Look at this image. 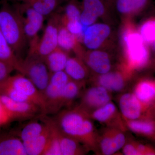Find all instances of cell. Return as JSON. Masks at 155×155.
<instances>
[{
	"label": "cell",
	"mask_w": 155,
	"mask_h": 155,
	"mask_svg": "<svg viewBox=\"0 0 155 155\" xmlns=\"http://www.w3.org/2000/svg\"><path fill=\"white\" fill-rule=\"evenodd\" d=\"M121 38L124 53V62L121 67L132 75L149 67L152 58L148 45L133 25H125Z\"/></svg>",
	"instance_id": "1"
},
{
	"label": "cell",
	"mask_w": 155,
	"mask_h": 155,
	"mask_svg": "<svg viewBox=\"0 0 155 155\" xmlns=\"http://www.w3.org/2000/svg\"><path fill=\"white\" fill-rule=\"evenodd\" d=\"M0 29L14 53L22 59L21 56L28 43L22 21L15 6L5 1L0 8Z\"/></svg>",
	"instance_id": "2"
},
{
	"label": "cell",
	"mask_w": 155,
	"mask_h": 155,
	"mask_svg": "<svg viewBox=\"0 0 155 155\" xmlns=\"http://www.w3.org/2000/svg\"><path fill=\"white\" fill-rule=\"evenodd\" d=\"M90 119L89 114L78 106L61 111L54 120L62 133L78 140Z\"/></svg>",
	"instance_id": "3"
},
{
	"label": "cell",
	"mask_w": 155,
	"mask_h": 155,
	"mask_svg": "<svg viewBox=\"0 0 155 155\" xmlns=\"http://www.w3.org/2000/svg\"><path fill=\"white\" fill-rule=\"evenodd\" d=\"M15 6L28 41V53H35L40 40L38 34L42 28L45 17L23 3H17Z\"/></svg>",
	"instance_id": "4"
},
{
	"label": "cell",
	"mask_w": 155,
	"mask_h": 155,
	"mask_svg": "<svg viewBox=\"0 0 155 155\" xmlns=\"http://www.w3.org/2000/svg\"><path fill=\"white\" fill-rule=\"evenodd\" d=\"M19 73L28 78L43 94L51 73L42 58L35 53H27L26 58L22 59Z\"/></svg>",
	"instance_id": "5"
},
{
	"label": "cell",
	"mask_w": 155,
	"mask_h": 155,
	"mask_svg": "<svg viewBox=\"0 0 155 155\" xmlns=\"http://www.w3.org/2000/svg\"><path fill=\"white\" fill-rule=\"evenodd\" d=\"M125 131L114 127H105L98 132L97 154L112 155L118 152L124 146L127 136Z\"/></svg>",
	"instance_id": "6"
},
{
	"label": "cell",
	"mask_w": 155,
	"mask_h": 155,
	"mask_svg": "<svg viewBox=\"0 0 155 155\" xmlns=\"http://www.w3.org/2000/svg\"><path fill=\"white\" fill-rule=\"evenodd\" d=\"M132 92L141 103L147 119H155V80L149 78L138 79Z\"/></svg>",
	"instance_id": "7"
},
{
	"label": "cell",
	"mask_w": 155,
	"mask_h": 155,
	"mask_svg": "<svg viewBox=\"0 0 155 155\" xmlns=\"http://www.w3.org/2000/svg\"><path fill=\"white\" fill-rule=\"evenodd\" d=\"M61 24V14L55 12L51 15L35 52L43 59L58 47V32Z\"/></svg>",
	"instance_id": "8"
},
{
	"label": "cell",
	"mask_w": 155,
	"mask_h": 155,
	"mask_svg": "<svg viewBox=\"0 0 155 155\" xmlns=\"http://www.w3.org/2000/svg\"><path fill=\"white\" fill-rule=\"evenodd\" d=\"M132 76L120 68L118 71H111L91 78L92 84L103 87L113 93H121L127 88L128 81Z\"/></svg>",
	"instance_id": "9"
},
{
	"label": "cell",
	"mask_w": 155,
	"mask_h": 155,
	"mask_svg": "<svg viewBox=\"0 0 155 155\" xmlns=\"http://www.w3.org/2000/svg\"><path fill=\"white\" fill-rule=\"evenodd\" d=\"M5 79L14 88L27 97L31 102L38 106L41 109L43 115L46 114V105L43 94L28 78L19 73L9 75Z\"/></svg>",
	"instance_id": "10"
},
{
	"label": "cell",
	"mask_w": 155,
	"mask_h": 155,
	"mask_svg": "<svg viewBox=\"0 0 155 155\" xmlns=\"http://www.w3.org/2000/svg\"><path fill=\"white\" fill-rule=\"evenodd\" d=\"M112 94L103 87L92 84L82 93L78 106L89 114L111 101Z\"/></svg>",
	"instance_id": "11"
},
{
	"label": "cell",
	"mask_w": 155,
	"mask_h": 155,
	"mask_svg": "<svg viewBox=\"0 0 155 155\" xmlns=\"http://www.w3.org/2000/svg\"><path fill=\"white\" fill-rule=\"evenodd\" d=\"M93 120H95L107 127L118 128L127 131L125 122L119 109L113 102L97 109L89 114Z\"/></svg>",
	"instance_id": "12"
},
{
	"label": "cell",
	"mask_w": 155,
	"mask_h": 155,
	"mask_svg": "<svg viewBox=\"0 0 155 155\" xmlns=\"http://www.w3.org/2000/svg\"><path fill=\"white\" fill-rule=\"evenodd\" d=\"M70 80L64 71L51 74L49 81L44 92L46 114H54L56 103L62 90Z\"/></svg>",
	"instance_id": "13"
},
{
	"label": "cell",
	"mask_w": 155,
	"mask_h": 155,
	"mask_svg": "<svg viewBox=\"0 0 155 155\" xmlns=\"http://www.w3.org/2000/svg\"><path fill=\"white\" fill-rule=\"evenodd\" d=\"M117 99L119 111L123 119H147L143 107L132 91L120 93Z\"/></svg>",
	"instance_id": "14"
},
{
	"label": "cell",
	"mask_w": 155,
	"mask_h": 155,
	"mask_svg": "<svg viewBox=\"0 0 155 155\" xmlns=\"http://www.w3.org/2000/svg\"><path fill=\"white\" fill-rule=\"evenodd\" d=\"M0 99L14 120L29 119L34 117L39 111L41 113V108L34 103L14 101L3 95H0Z\"/></svg>",
	"instance_id": "15"
},
{
	"label": "cell",
	"mask_w": 155,
	"mask_h": 155,
	"mask_svg": "<svg viewBox=\"0 0 155 155\" xmlns=\"http://www.w3.org/2000/svg\"><path fill=\"white\" fill-rule=\"evenodd\" d=\"M110 32V28L107 24H93L87 26L85 29L82 41L89 49L97 50L109 37Z\"/></svg>",
	"instance_id": "16"
},
{
	"label": "cell",
	"mask_w": 155,
	"mask_h": 155,
	"mask_svg": "<svg viewBox=\"0 0 155 155\" xmlns=\"http://www.w3.org/2000/svg\"><path fill=\"white\" fill-rule=\"evenodd\" d=\"M90 70L96 75H101L112 69L110 58L106 52L100 50H90L85 52L82 58Z\"/></svg>",
	"instance_id": "17"
},
{
	"label": "cell",
	"mask_w": 155,
	"mask_h": 155,
	"mask_svg": "<svg viewBox=\"0 0 155 155\" xmlns=\"http://www.w3.org/2000/svg\"><path fill=\"white\" fill-rule=\"evenodd\" d=\"M105 6L102 0H82L80 21L84 26L94 24L98 17L104 14Z\"/></svg>",
	"instance_id": "18"
},
{
	"label": "cell",
	"mask_w": 155,
	"mask_h": 155,
	"mask_svg": "<svg viewBox=\"0 0 155 155\" xmlns=\"http://www.w3.org/2000/svg\"><path fill=\"white\" fill-rule=\"evenodd\" d=\"M79 38L61 24L58 35V47L69 53L73 51L76 57L82 59L85 53L80 45Z\"/></svg>",
	"instance_id": "19"
},
{
	"label": "cell",
	"mask_w": 155,
	"mask_h": 155,
	"mask_svg": "<svg viewBox=\"0 0 155 155\" xmlns=\"http://www.w3.org/2000/svg\"><path fill=\"white\" fill-rule=\"evenodd\" d=\"M85 83L70 79L62 90L56 103L54 114L58 113L62 108L69 107L80 94Z\"/></svg>",
	"instance_id": "20"
},
{
	"label": "cell",
	"mask_w": 155,
	"mask_h": 155,
	"mask_svg": "<svg viewBox=\"0 0 155 155\" xmlns=\"http://www.w3.org/2000/svg\"><path fill=\"white\" fill-rule=\"evenodd\" d=\"M123 120L127 130L155 143V119Z\"/></svg>",
	"instance_id": "21"
},
{
	"label": "cell",
	"mask_w": 155,
	"mask_h": 155,
	"mask_svg": "<svg viewBox=\"0 0 155 155\" xmlns=\"http://www.w3.org/2000/svg\"><path fill=\"white\" fill-rule=\"evenodd\" d=\"M64 72L71 80L85 83L89 76L90 70L81 58L69 57Z\"/></svg>",
	"instance_id": "22"
},
{
	"label": "cell",
	"mask_w": 155,
	"mask_h": 155,
	"mask_svg": "<svg viewBox=\"0 0 155 155\" xmlns=\"http://www.w3.org/2000/svg\"><path fill=\"white\" fill-rule=\"evenodd\" d=\"M43 119L46 124L43 132L33 139L23 142L27 155H42L46 147L51 134V126L48 118Z\"/></svg>",
	"instance_id": "23"
},
{
	"label": "cell",
	"mask_w": 155,
	"mask_h": 155,
	"mask_svg": "<svg viewBox=\"0 0 155 155\" xmlns=\"http://www.w3.org/2000/svg\"><path fill=\"white\" fill-rule=\"evenodd\" d=\"M0 155H27L21 139L11 135H0Z\"/></svg>",
	"instance_id": "24"
},
{
	"label": "cell",
	"mask_w": 155,
	"mask_h": 155,
	"mask_svg": "<svg viewBox=\"0 0 155 155\" xmlns=\"http://www.w3.org/2000/svg\"><path fill=\"white\" fill-rule=\"evenodd\" d=\"M68 53L57 47L44 58V61L51 74L64 71L67 60Z\"/></svg>",
	"instance_id": "25"
},
{
	"label": "cell",
	"mask_w": 155,
	"mask_h": 155,
	"mask_svg": "<svg viewBox=\"0 0 155 155\" xmlns=\"http://www.w3.org/2000/svg\"><path fill=\"white\" fill-rule=\"evenodd\" d=\"M22 60L14 53L0 29V61L8 64L19 72Z\"/></svg>",
	"instance_id": "26"
},
{
	"label": "cell",
	"mask_w": 155,
	"mask_h": 155,
	"mask_svg": "<svg viewBox=\"0 0 155 155\" xmlns=\"http://www.w3.org/2000/svg\"><path fill=\"white\" fill-rule=\"evenodd\" d=\"M60 141L62 155H85L89 152L78 140L64 134L60 130Z\"/></svg>",
	"instance_id": "27"
},
{
	"label": "cell",
	"mask_w": 155,
	"mask_h": 155,
	"mask_svg": "<svg viewBox=\"0 0 155 155\" xmlns=\"http://www.w3.org/2000/svg\"><path fill=\"white\" fill-rule=\"evenodd\" d=\"M62 0H22L25 4L44 17L55 13Z\"/></svg>",
	"instance_id": "28"
},
{
	"label": "cell",
	"mask_w": 155,
	"mask_h": 155,
	"mask_svg": "<svg viewBox=\"0 0 155 155\" xmlns=\"http://www.w3.org/2000/svg\"><path fill=\"white\" fill-rule=\"evenodd\" d=\"M51 126V134L42 155H62L60 141V130L53 119L48 118Z\"/></svg>",
	"instance_id": "29"
},
{
	"label": "cell",
	"mask_w": 155,
	"mask_h": 155,
	"mask_svg": "<svg viewBox=\"0 0 155 155\" xmlns=\"http://www.w3.org/2000/svg\"><path fill=\"white\" fill-rule=\"evenodd\" d=\"M45 127L44 122L41 123L35 121L29 122L23 127L19 133L20 138L23 142L31 140L40 134Z\"/></svg>",
	"instance_id": "30"
},
{
	"label": "cell",
	"mask_w": 155,
	"mask_h": 155,
	"mask_svg": "<svg viewBox=\"0 0 155 155\" xmlns=\"http://www.w3.org/2000/svg\"><path fill=\"white\" fill-rule=\"evenodd\" d=\"M81 10L76 0H71L65 6L64 14L61 15V24L69 21H80Z\"/></svg>",
	"instance_id": "31"
},
{
	"label": "cell",
	"mask_w": 155,
	"mask_h": 155,
	"mask_svg": "<svg viewBox=\"0 0 155 155\" xmlns=\"http://www.w3.org/2000/svg\"><path fill=\"white\" fill-rule=\"evenodd\" d=\"M138 31L147 44L151 45L155 41V17L145 20L140 26Z\"/></svg>",
	"instance_id": "32"
},
{
	"label": "cell",
	"mask_w": 155,
	"mask_h": 155,
	"mask_svg": "<svg viewBox=\"0 0 155 155\" xmlns=\"http://www.w3.org/2000/svg\"><path fill=\"white\" fill-rule=\"evenodd\" d=\"M116 8L120 14L124 15L133 14L131 0H115Z\"/></svg>",
	"instance_id": "33"
},
{
	"label": "cell",
	"mask_w": 155,
	"mask_h": 155,
	"mask_svg": "<svg viewBox=\"0 0 155 155\" xmlns=\"http://www.w3.org/2000/svg\"><path fill=\"white\" fill-rule=\"evenodd\" d=\"M122 153L125 155H139L135 144V140L127 138L124 146L122 148Z\"/></svg>",
	"instance_id": "34"
},
{
	"label": "cell",
	"mask_w": 155,
	"mask_h": 155,
	"mask_svg": "<svg viewBox=\"0 0 155 155\" xmlns=\"http://www.w3.org/2000/svg\"><path fill=\"white\" fill-rule=\"evenodd\" d=\"M13 120L14 119L12 115L0 99V126L6 125Z\"/></svg>",
	"instance_id": "35"
},
{
	"label": "cell",
	"mask_w": 155,
	"mask_h": 155,
	"mask_svg": "<svg viewBox=\"0 0 155 155\" xmlns=\"http://www.w3.org/2000/svg\"><path fill=\"white\" fill-rule=\"evenodd\" d=\"M133 14H137L144 11L150 5L151 0H131Z\"/></svg>",
	"instance_id": "36"
},
{
	"label": "cell",
	"mask_w": 155,
	"mask_h": 155,
	"mask_svg": "<svg viewBox=\"0 0 155 155\" xmlns=\"http://www.w3.org/2000/svg\"><path fill=\"white\" fill-rule=\"evenodd\" d=\"M14 70L13 67L8 64L0 61V81L11 75V72Z\"/></svg>",
	"instance_id": "37"
},
{
	"label": "cell",
	"mask_w": 155,
	"mask_h": 155,
	"mask_svg": "<svg viewBox=\"0 0 155 155\" xmlns=\"http://www.w3.org/2000/svg\"><path fill=\"white\" fill-rule=\"evenodd\" d=\"M102 1L106 6H111L115 3V0H102Z\"/></svg>",
	"instance_id": "38"
},
{
	"label": "cell",
	"mask_w": 155,
	"mask_h": 155,
	"mask_svg": "<svg viewBox=\"0 0 155 155\" xmlns=\"http://www.w3.org/2000/svg\"><path fill=\"white\" fill-rule=\"evenodd\" d=\"M4 1H6L7 2H14L16 3H21L22 0H4Z\"/></svg>",
	"instance_id": "39"
},
{
	"label": "cell",
	"mask_w": 155,
	"mask_h": 155,
	"mask_svg": "<svg viewBox=\"0 0 155 155\" xmlns=\"http://www.w3.org/2000/svg\"><path fill=\"white\" fill-rule=\"evenodd\" d=\"M150 45L151 46L152 50L153 53L155 55V41L153 43Z\"/></svg>",
	"instance_id": "40"
}]
</instances>
